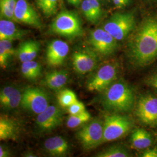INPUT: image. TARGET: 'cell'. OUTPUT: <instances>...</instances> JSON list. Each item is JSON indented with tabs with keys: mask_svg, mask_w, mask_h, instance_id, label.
Segmentation results:
<instances>
[{
	"mask_svg": "<svg viewBox=\"0 0 157 157\" xmlns=\"http://www.w3.org/2000/svg\"><path fill=\"white\" fill-rule=\"evenodd\" d=\"M21 105L38 115L50 105V98L45 91L38 87H29L22 93Z\"/></svg>",
	"mask_w": 157,
	"mask_h": 157,
	"instance_id": "obj_8",
	"label": "cell"
},
{
	"mask_svg": "<svg viewBox=\"0 0 157 157\" xmlns=\"http://www.w3.org/2000/svg\"><path fill=\"white\" fill-rule=\"evenodd\" d=\"M17 0H0L1 19H5L16 22L14 15Z\"/></svg>",
	"mask_w": 157,
	"mask_h": 157,
	"instance_id": "obj_24",
	"label": "cell"
},
{
	"mask_svg": "<svg viewBox=\"0 0 157 157\" xmlns=\"http://www.w3.org/2000/svg\"><path fill=\"white\" fill-rule=\"evenodd\" d=\"M129 56L133 63L145 67L157 58V16L145 17L135 30L128 43Z\"/></svg>",
	"mask_w": 157,
	"mask_h": 157,
	"instance_id": "obj_1",
	"label": "cell"
},
{
	"mask_svg": "<svg viewBox=\"0 0 157 157\" xmlns=\"http://www.w3.org/2000/svg\"><path fill=\"white\" fill-rule=\"evenodd\" d=\"M90 118V113L86 111L77 115H70L67 119V125L69 128L75 129L89 122Z\"/></svg>",
	"mask_w": 157,
	"mask_h": 157,
	"instance_id": "obj_27",
	"label": "cell"
},
{
	"mask_svg": "<svg viewBox=\"0 0 157 157\" xmlns=\"http://www.w3.org/2000/svg\"><path fill=\"white\" fill-rule=\"evenodd\" d=\"M59 0H37V6L47 17L55 15L58 11Z\"/></svg>",
	"mask_w": 157,
	"mask_h": 157,
	"instance_id": "obj_26",
	"label": "cell"
},
{
	"mask_svg": "<svg viewBox=\"0 0 157 157\" xmlns=\"http://www.w3.org/2000/svg\"><path fill=\"white\" fill-rule=\"evenodd\" d=\"M69 51L67 43L60 40H52L47 46V62L51 67H57L64 62Z\"/></svg>",
	"mask_w": 157,
	"mask_h": 157,
	"instance_id": "obj_14",
	"label": "cell"
},
{
	"mask_svg": "<svg viewBox=\"0 0 157 157\" xmlns=\"http://www.w3.org/2000/svg\"><path fill=\"white\" fill-rule=\"evenodd\" d=\"M67 111L70 115H75L86 111V108L82 102L78 100L67 107Z\"/></svg>",
	"mask_w": 157,
	"mask_h": 157,
	"instance_id": "obj_30",
	"label": "cell"
},
{
	"mask_svg": "<svg viewBox=\"0 0 157 157\" xmlns=\"http://www.w3.org/2000/svg\"><path fill=\"white\" fill-rule=\"evenodd\" d=\"M40 48V44L38 41L34 40L24 41L17 49V56L22 63L33 61L37 56Z\"/></svg>",
	"mask_w": 157,
	"mask_h": 157,
	"instance_id": "obj_18",
	"label": "cell"
},
{
	"mask_svg": "<svg viewBox=\"0 0 157 157\" xmlns=\"http://www.w3.org/2000/svg\"><path fill=\"white\" fill-rule=\"evenodd\" d=\"M21 72L25 78L30 80H35L41 75V67L35 61L23 62L21 66Z\"/></svg>",
	"mask_w": 157,
	"mask_h": 157,
	"instance_id": "obj_22",
	"label": "cell"
},
{
	"mask_svg": "<svg viewBox=\"0 0 157 157\" xmlns=\"http://www.w3.org/2000/svg\"><path fill=\"white\" fill-rule=\"evenodd\" d=\"M10 156L9 150L4 146H0V157H8Z\"/></svg>",
	"mask_w": 157,
	"mask_h": 157,
	"instance_id": "obj_34",
	"label": "cell"
},
{
	"mask_svg": "<svg viewBox=\"0 0 157 157\" xmlns=\"http://www.w3.org/2000/svg\"><path fill=\"white\" fill-rule=\"evenodd\" d=\"M118 40L104 29H97L90 32L89 42L91 48L102 56H108L118 48Z\"/></svg>",
	"mask_w": 157,
	"mask_h": 157,
	"instance_id": "obj_9",
	"label": "cell"
},
{
	"mask_svg": "<svg viewBox=\"0 0 157 157\" xmlns=\"http://www.w3.org/2000/svg\"><path fill=\"white\" fill-rule=\"evenodd\" d=\"M50 29L53 33L70 39L80 37L84 33L82 23L78 13L67 10L56 15L51 24Z\"/></svg>",
	"mask_w": 157,
	"mask_h": 157,
	"instance_id": "obj_3",
	"label": "cell"
},
{
	"mask_svg": "<svg viewBox=\"0 0 157 157\" xmlns=\"http://www.w3.org/2000/svg\"><path fill=\"white\" fill-rule=\"evenodd\" d=\"M82 2H83L82 0H72L70 4L75 6L76 7H78L81 4Z\"/></svg>",
	"mask_w": 157,
	"mask_h": 157,
	"instance_id": "obj_36",
	"label": "cell"
},
{
	"mask_svg": "<svg viewBox=\"0 0 157 157\" xmlns=\"http://www.w3.org/2000/svg\"><path fill=\"white\" fill-rule=\"evenodd\" d=\"M28 32L19 28L13 21L1 19L0 21V40H9L13 41L21 39Z\"/></svg>",
	"mask_w": 157,
	"mask_h": 157,
	"instance_id": "obj_17",
	"label": "cell"
},
{
	"mask_svg": "<svg viewBox=\"0 0 157 157\" xmlns=\"http://www.w3.org/2000/svg\"><path fill=\"white\" fill-rule=\"evenodd\" d=\"M17 126L15 122L10 118L1 117L0 140H14L17 136Z\"/></svg>",
	"mask_w": 157,
	"mask_h": 157,
	"instance_id": "obj_21",
	"label": "cell"
},
{
	"mask_svg": "<svg viewBox=\"0 0 157 157\" xmlns=\"http://www.w3.org/2000/svg\"><path fill=\"white\" fill-rule=\"evenodd\" d=\"M112 2L114 6L118 8H121L127 6L124 0H112Z\"/></svg>",
	"mask_w": 157,
	"mask_h": 157,
	"instance_id": "obj_35",
	"label": "cell"
},
{
	"mask_svg": "<svg viewBox=\"0 0 157 157\" xmlns=\"http://www.w3.org/2000/svg\"><path fill=\"white\" fill-rule=\"evenodd\" d=\"M17 22L40 29L42 24L37 13L26 0H17L14 12Z\"/></svg>",
	"mask_w": 157,
	"mask_h": 157,
	"instance_id": "obj_13",
	"label": "cell"
},
{
	"mask_svg": "<svg viewBox=\"0 0 157 157\" xmlns=\"http://www.w3.org/2000/svg\"><path fill=\"white\" fill-rule=\"evenodd\" d=\"M135 113L141 122L151 127L157 126V97L144 95L139 98L135 108Z\"/></svg>",
	"mask_w": 157,
	"mask_h": 157,
	"instance_id": "obj_10",
	"label": "cell"
},
{
	"mask_svg": "<svg viewBox=\"0 0 157 157\" xmlns=\"http://www.w3.org/2000/svg\"><path fill=\"white\" fill-rule=\"evenodd\" d=\"M143 157H157V148L147 149L141 154Z\"/></svg>",
	"mask_w": 157,
	"mask_h": 157,
	"instance_id": "obj_33",
	"label": "cell"
},
{
	"mask_svg": "<svg viewBox=\"0 0 157 157\" xmlns=\"http://www.w3.org/2000/svg\"><path fill=\"white\" fill-rule=\"evenodd\" d=\"M124 2L126 3V5H128L129 3H130V2L131 0H124Z\"/></svg>",
	"mask_w": 157,
	"mask_h": 157,
	"instance_id": "obj_37",
	"label": "cell"
},
{
	"mask_svg": "<svg viewBox=\"0 0 157 157\" xmlns=\"http://www.w3.org/2000/svg\"><path fill=\"white\" fill-rule=\"evenodd\" d=\"M22 93L13 86H6L1 90L0 104L6 110L16 109L21 105Z\"/></svg>",
	"mask_w": 157,
	"mask_h": 157,
	"instance_id": "obj_15",
	"label": "cell"
},
{
	"mask_svg": "<svg viewBox=\"0 0 157 157\" xmlns=\"http://www.w3.org/2000/svg\"><path fill=\"white\" fill-rule=\"evenodd\" d=\"M118 72V66L115 63H109L102 65L89 78L87 82V90L102 92L117 79Z\"/></svg>",
	"mask_w": 157,
	"mask_h": 157,
	"instance_id": "obj_7",
	"label": "cell"
},
{
	"mask_svg": "<svg viewBox=\"0 0 157 157\" xmlns=\"http://www.w3.org/2000/svg\"><path fill=\"white\" fill-rule=\"evenodd\" d=\"M152 1H157V0H152Z\"/></svg>",
	"mask_w": 157,
	"mask_h": 157,
	"instance_id": "obj_39",
	"label": "cell"
},
{
	"mask_svg": "<svg viewBox=\"0 0 157 157\" xmlns=\"http://www.w3.org/2000/svg\"><path fill=\"white\" fill-rule=\"evenodd\" d=\"M98 1H99V0H98Z\"/></svg>",
	"mask_w": 157,
	"mask_h": 157,
	"instance_id": "obj_40",
	"label": "cell"
},
{
	"mask_svg": "<svg viewBox=\"0 0 157 157\" xmlns=\"http://www.w3.org/2000/svg\"><path fill=\"white\" fill-rule=\"evenodd\" d=\"M97 157H128L130 154L123 146H113L97 153Z\"/></svg>",
	"mask_w": 157,
	"mask_h": 157,
	"instance_id": "obj_25",
	"label": "cell"
},
{
	"mask_svg": "<svg viewBox=\"0 0 157 157\" xmlns=\"http://www.w3.org/2000/svg\"><path fill=\"white\" fill-rule=\"evenodd\" d=\"M133 126V120L127 115L118 113L107 115L104 121L102 143L121 138L130 132Z\"/></svg>",
	"mask_w": 157,
	"mask_h": 157,
	"instance_id": "obj_4",
	"label": "cell"
},
{
	"mask_svg": "<svg viewBox=\"0 0 157 157\" xmlns=\"http://www.w3.org/2000/svg\"><path fill=\"white\" fill-rule=\"evenodd\" d=\"M58 101L59 105L62 108H67L78 101L77 97L72 90H61L58 95Z\"/></svg>",
	"mask_w": 157,
	"mask_h": 157,
	"instance_id": "obj_28",
	"label": "cell"
},
{
	"mask_svg": "<svg viewBox=\"0 0 157 157\" xmlns=\"http://www.w3.org/2000/svg\"><path fill=\"white\" fill-rule=\"evenodd\" d=\"M90 4L92 6L94 11L95 12V15L99 20L101 19L102 16V10L101 9V6L98 0H89Z\"/></svg>",
	"mask_w": 157,
	"mask_h": 157,
	"instance_id": "obj_31",
	"label": "cell"
},
{
	"mask_svg": "<svg viewBox=\"0 0 157 157\" xmlns=\"http://www.w3.org/2000/svg\"><path fill=\"white\" fill-rule=\"evenodd\" d=\"M135 94L133 89L121 80H116L102 91L101 104L104 108L113 113L132 111L135 106Z\"/></svg>",
	"mask_w": 157,
	"mask_h": 157,
	"instance_id": "obj_2",
	"label": "cell"
},
{
	"mask_svg": "<svg viewBox=\"0 0 157 157\" xmlns=\"http://www.w3.org/2000/svg\"><path fill=\"white\" fill-rule=\"evenodd\" d=\"M12 41L0 40V66L2 68L6 67L7 64L13 54H15Z\"/></svg>",
	"mask_w": 157,
	"mask_h": 157,
	"instance_id": "obj_23",
	"label": "cell"
},
{
	"mask_svg": "<svg viewBox=\"0 0 157 157\" xmlns=\"http://www.w3.org/2000/svg\"><path fill=\"white\" fill-rule=\"evenodd\" d=\"M136 28V18L132 12H117L114 13L103 26L112 36L121 41L124 39Z\"/></svg>",
	"mask_w": 157,
	"mask_h": 157,
	"instance_id": "obj_5",
	"label": "cell"
},
{
	"mask_svg": "<svg viewBox=\"0 0 157 157\" xmlns=\"http://www.w3.org/2000/svg\"><path fill=\"white\" fill-rule=\"evenodd\" d=\"M152 141L151 135L145 129H135L130 136L131 146L136 150L148 148Z\"/></svg>",
	"mask_w": 157,
	"mask_h": 157,
	"instance_id": "obj_20",
	"label": "cell"
},
{
	"mask_svg": "<svg viewBox=\"0 0 157 157\" xmlns=\"http://www.w3.org/2000/svg\"><path fill=\"white\" fill-rule=\"evenodd\" d=\"M69 78V74L65 70L54 71L47 73L44 79L45 86L54 91H58L67 84Z\"/></svg>",
	"mask_w": 157,
	"mask_h": 157,
	"instance_id": "obj_19",
	"label": "cell"
},
{
	"mask_svg": "<svg viewBox=\"0 0 157 157\" xmlns=\"http://www.w3.org/2000/svg\"><path fill=\"white\" fill-rule=\"evenodd\" d=\"M81 8L84 17L88 21L93 23L98 22L100 20L96 16L89 0H83L81 4Z\"/></svg>",
	"mask_w": 157,
	"mask_h": 157,
	"instance_id": "obj_29",
	"label": "cell"
},
{
	"mask_svg": "<svg viewBox=\"0 0 157 157\" xmlns=\"http://www.w3.org/2000/svg\"><path fill=\"white\" fill-rule=\"evenodd\" d=\"M67 2H68V3H69V4H70V3H71V1H72V0H67Z\"/></svg>",
	"mask_w": 157,
	"mask_h": 157,
	"instance_id": "obj_38",
	"label": "cell"
},
{
	"mask_svg": "<svg viewBox=\"0 0 157 157\" xmlns=\"http://www.w3.org/2000/svg\"><path fill=\"white\" fill-rule=\"evenodd\" d=\"M62 119L63 112L61 108L56 105H51L37 115L36 124L40 130L50 132L61 124Z\"/></svg>",
	"mask_w": 157,
	"mask_h": 157,
	"instance_id": "obj_12",
	"label": "cell"
},
{
	"mask_svg": "<svg viewBox=\"0 0 157 157\" xmlns=\"http://www.w3.org/2000/svg\"><path fill=\"white\" fill-rule=\"evenodd\" d=\"M104 121L94 119L79 129L76 137L85 150L94 148L102 144Z\"/></svg>",
	"mask_w": 157,
	"mask_h": 157,
	"instance_id": "obj_6",
	"label": "cell"
},
{
	"mask_svg": "<svg viewBox=\"0 0 157 157\" xmlns=\"http://www.w3.org/2000/svg\"><path fill=\"white\" fill-rule=\"evenodd\" d=\"M146 82L149 86L157 90V73L152 75L147 78Z\"/></svg>",
	"mask_w": 157,
	"mask_h": 157,
	"instance_id": "obj_32",
	"label": "cell"
},
{
	"mask_svg": "<svg viewBox=\"0 0 157 157\" xmlns=\"http://www.w3.org/2000/svg\"><path fill=\"white\" fill-rule=\"evenodd\" d=\"M98 55L92 48L75 51L72 55V63L75 71L79 74L93 72L98 65Z\"/></svg>",
	"mask_w": 157,
	"mask_h": 157,
	"instance_id": "obj_11",
	"label": "cell"
},
{
	"mask_svg": "<svg viewBox=\"0 0 157 157\" xmlns=\"http://www.w3.org/2000/svg\"><path fill=\"white\" fill-rule=\"evenodd\" d=\"M45 151L54 157H63L69 151V144L67 140L60 136L47 139L44 143Z\"/></svg>",
	"mask_w": 157,
	"mask_h": 157,
	"instance_id": "obj_16",
	"label": "cell"
}]
</instances>
